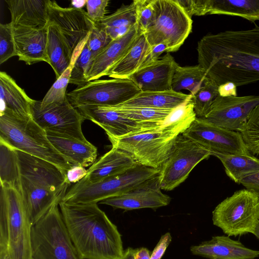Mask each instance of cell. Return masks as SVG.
<instances>
[{"label":"cell","mask_w":259,"mask_h":259,"mask_svg":"<svg viewBox=\"0 0 259 259\" xmlns=\"http://www.w3.org/2000/svg\"><path fill=\"white\" fill-rule=\"evenodd\" d=\"M212 153L251 155L238 132L229 130L196 117L182 134Z\"/></svg>","instance_id":"cell-14"},{"label":"cell","mask_w":259,"mask_h":259,"mask_svg":"<svg viewBox=\"0 0 259 259\" xmlns=\"http://www.w3.org/2000/svg\"><path fill=\"white\" fill-rule=\"evenodd\" d=\"M191 97L182 92L172 90L162 92H141L120 105L155 109H174L185 103Z\"/></svg>","instance_id":"cell-28"},{"label":"cell","mask_w":259,"mask_h":259,"mask_svg":"<svg viewBox=\"0 0 259 259\" xmlns=\"http://www.w3.org/2000/svg\"><path fill=\"white\" fill-rule=\"evenodd\" d=\"M12 25L40 29L48 26V0H6Z\"/></svg>","instance_id":"cell-23"},{"label":"cell","mask_w":259,"mask_h":259,"mask_svg":"<svg viewBox=\"0 0 259 259\" xmlns=\"http://www.w3.org/2000/svg\"><path fill=\"white\" fill-rule=\"evenodd\" d=\"M189 126L168 124L151 132L108 139L112 147L130 154L137 163L159 169L170 155L177 137Z\"/></svg>","instance_id":"cell-6"},{"label":"cell","mask_w":259,"mask_h":259,"mask_svg":"<svg viewBox=\"0 0 259 259\" xmlns=\"http://www.w3.org/2000/svg\"><path fill=\"white\" fill-rule=\"evenodd\" d=\"M137 249L128 247L124 250L120 259H136Z\"/></svg>","instance_id":"cell-51"},{"label":"cell","mask_w":259,"mask_h":259,"mask_svg":"<svg viewBox=\"0 0 259 259\" xmlns=\"http://www.w3.org/2000/svg\"><path fill=\"white\" fill-rule=\"evenodd\" d=\"M212 156L220 160L228 177L239 185L246 176L259 171V158L251 155L214 153Z\"/></svg>","instance_id":"cell-31"},{"label":"cell","mask_w":259,"mask_h":259,"mask_svg":"<svg viewBox=\"0 0 259 259\" xmlns=\"http://www.w3.org/2000/svg\"><path fill=\"white\" fill-rule=\"evenodd\" d=\"M134 2L139 29L145 32L157 19L159 13L158 0H135Z\"/></svg>","instance_id":"cell-39"},{"label":"cell","mask_w":259,"mask_h":259,"mask_svg":"<svg viewBox=\"0 0 259 259\" xmlns=\"http://www.w3.org/2000/svg\"><path fill=\"white\" fill-rule=\"evenodd\" d=\"M16 150L21 175V194L32 225L55 204H59L70 185L55 165Z\"/></svg>","instance_id":"cell-3"},{"label":"cell","mask_w":259,"mask_h":259,"mask_svg":"<svg viewBox=\"0 0 259 259\" xmlns=\"http://www.w3.org/2000/svg\"><path fill=\"white\" fill-rule=\"evenodd\" d=\"M0 259H10L8 250L4 245H0Z\"/></svg>","instance_id":"cell-53"},{"label":"cell","mask_w":259,"mask_h":259,"mask_svg":"<svg viewBox=\"0 0 259 259\" xmlns=\"http://www.w3.org/2000/svg\"><path fill=\"white\" fill-rule=\"evenodd\" d=\"M108 0H87V14L94 22H98L106 16Z\"/></svg>","instance_id":"cell-44"},{"label":"cell","mask_w":259,"mask_h":259,"mask_svg":"<svg viewBox=\"0 0 259 259\" xmlns=\"http://www.w3.org/2000/svg\"><path fill=\"white\" fill-rule=\"evenodd\" d=\"M159 13L154 24L144 33L153 46L165 42L166 53L176 52L191 31L192 20L176 0H158Z\"/></svg>","instance_id":"cell-10"},{"label":"cell","mask_w":259,"mask_h":259,"mask_svg":"<svg viewBox=\"0 0 259 259\" xmlns=\"http://www.w3.org/2000/svg\"><path fill=\"white\" fill-rule=\"evenodd\" d=\"M12 26L16 53L19 60L28 65L41 61L49 64L47 54L48 26L40 29Z\"/></svg>","instance_id":"cell-20"},{"label":"cell","mask_w":259,"mask_h":259,"mask_svg":"<svg viewBox=\"0 0 259 259\" xmlns=\"http://www.w3.org/2000/svg\"><path fill=\"white\" fill-rule=\"evenodd\" d=\"M253 235H254L256 236V237L259 240V222L256 227Z\"/></svg>","instance_id":"cell-54"},{"label":"cell","mask_w":259,"mask_h":259,"mask_svg":"<svg viewBox=\"0 0 259 259\" xmlns=\"http://www.w3.org/2000/svg\"><path fill=\"white\" fill-rule=\"evenodd\" d=\"M211 155L207 150L182 134L179 135L170 155L159 168L161 189L173 190L185 181L196 165Z\"/></svg>","instance_id":"cell-12"},{"label":"cell","mask_w":259,"mask_h":259,"mask_svg":"<svg viewBox=\"0 0 259 259\" xmlns=\"http://www.w3.org/2000/svg\"><path fill=\"white\" fill-rule=\"evenodd\" d=\"M0 112L8 111L23 118L31 117V106L34 100L29 98L6 72H0Z\"/></svg>","instance_id":"cell-26"},{"label":"cell","mask_w":259,"mask_h":259,"mask_svg":"<svg viewBox=\"0 0 259 259\" xmlns=\"http://www.w3.org/2000/svg\"><path fill=\"white\" fill-rule=\"evenodd\" d=\"M112 40L105 29L98 22H94L86 44L95 58Z\"/></svg>","instance_id":"cell-41"},{"label":"cell","mask_w":259,"mask_h":259,"mask_svg":"<svg viewBox=\"0 0 259 259\" xmlns=\"http://www.w3.org/2000/svg\"><path fill=\"white\" fill-rule=\"evenodd\" d=\"M177 65L173 57L167 53L156 61L139 68L129 79L141 92L169 91Z\"/></svg>","instance_id":"cell-19"},{"label":"cell","mask_w":259,"mask_h":259,"mask_svg":"<svg viewBox=\"0 0 259 259\" xmlns=\"http://www.w3.org/2000/svg\"><path fill=\"white\" fill-rule=\"evenodd\" d=\"M112 106L123 116L140 125L144 133L156 130L162 127L167 118L174 110L128 107L120 105Z\"/></svg>","instance_id":"cell-30"},{"label":"cell","mask_w":259,"mask_h":259,"mask_svg":"<svg viewBox=\"0 0 259 259\" xmlns=\"http://www.w3.org/2000/svg\"><path fill=\"white\" fill-rule=\"evenodd\" d=\"M0 177L1 187L11 188L21 192V175L16 150L2 140Z\"/></svg>","instance_id":"cell-34"},{"label":"cell","mask_w":259,"mask_h":259,"mask_svg":"<svg viewBox=\"0 0 259 259\" xmlns=\"http://www.w3.org/2000/svg\"><path fill=\"white\" fill-rule=\"evenodd\" d=\"M190 250L194 255L209 259H254L259 256V251L225 235L213 236L208 241L192 246Z\"/></svg>","instance_id":"cell-21"},{"label":"cell","mask_w":259,"mask_h":259,"mask_svg":"<svg viewBox=\"0 0 259 259\" xmlns=\"http://www.w3.org/2000/svg\"><path fill=\"white\" fill-rule=\"evenodd\" d=\"M137 162L128 153L115 147L96 161L87 170L82 180L93 183L122 173L136 165Z\"/></svg>","instance_id":"cell-24"},{"label":"cell","mask_w":259,"mask_h":259,"mask_svg":"<svg viewBox=\"0 0 259 259\" xmlns=\"http://www.w3.org/2000/svg\"><path fill=\"white\" fill-rule=\"evenodd\" d=\"M59 204L35 224L31 233V259H82L64 223Z\"/></svg>","instance_id":"cell-7"},{"label":"cell","mask_w":259,"mask_h":259,"mask_svg":"<svg viewBox=\"0 0 259 259\" xmlns=\"http://www.w3.org/2000/svg\"><path fill=\"white\" fill-rule=\"evenodd\" d=\"M0 140L12 148L47 161L65 175L73 165L49 141L46 132L29 117L0 112Z\"/></svg>","instance_id":"cell-4"},{"label":"cell","mask_w":259,"mask_h":259,"mask_svg":"<svg viewBox=\"0 0 259 259\" xmlns=\"http://www.w3.org/2000/svg\"><path fill=\"white\" fill-rule=\"evenodd\" d=\"M171 239L169 232L163 235L151 252L150 259H161L170 244Z\"/></svg>","instance_id":"cell-46"},{"label":"cell","mask_w":259,"mask_h":259,"mask_svg":"<svg viewBox=\"0 0 259 259\" xmlns=\"http://www.w3.org/2000/svg\"><path fill=\"white\" fill-rule=\"evenodd\" d=\"M151 252L145 247L137 248L136 259H150Z\"/></svg>","instance_id":"cell-50"},{"label":"cell","mask_w":259,"mask_h":259,"mask_svg":"<svg viewBox=\"0 0 259 259\" xmlns=\"http://www.w3.org/2000/svg\"><path fill=\"white\" fill-rule=\"evenodd\" d=\"M99 22L112 40L123 36L137 23L135 3L122 6Z\"/></svg>","instance_id":"cell-33"},{"label":"cell","mask_w":259,"mask_h":259,"mask_svg":"<svg viewBox=\"0 0 259 259\" xmlns=\"http://www.w3.org/2000/svg\"><path fill=\"white\" fill-rule=\"evenodd\" d=\"M218 91L219 95L222 97L237 96V86L231 82L220 85Z\"/></svg>","instance_id":"cell-49"},{"label":"cell","mask_w":259,"mask_h":259,"mask_svg":"<svg viewBox=\"0 0 259 259\" xmlns=\"http://www.w3.org/2000/svg\"><path fill=\"white\" fill-rule=\"evenodd\" d=\"M208 14L238 16L259 21V0H209Z\"/></svg>","instance_id":"cell-32"},{"label":"cell","mask_w":259,"mask_h":259,"mask_svg":"<svg viewBox=\"0 0 259 259\" xmlns=\"http://www.w3.org/2000/svg\"><path fill=\"white\" fill-rule=\"evenodd\" d=\"M191 18L193 15L208 14L209 0H176Z\"/></svg>","instance_id":"cell-43"},{"label":"cell","mask_w":259,"mask_h":259,"mask_svg":"<svg viewBox=\"0 0 259 259\" xmlns=\"http://www.w3.org/2000/svg\"><path fill=\"white\" fill-rule=\"evenodd\" d=\"M31 117L46 132L86 142L81 128L85 119L67 97L62 103L41 107L40 101L34 100L31 106Z\"/></svg>","instance_id":"cell-13"},{"label":"cell","mask_w":259,"mask_h":259,"mask_svg":"<svg viewBox=\"0 0 259 259\" xmlns=\"http://www.w3.org/2000/svg\"><path fill=\"white\" fill-rule=\"evenodd\" d=\"M59 206L71 239L82 259H120L124 250L117 227L97 203Z\"/></svg>","instance_id":"cell-2"},{"label":"cell","mask_w":259,"mask_h":259,"mask_svg":"<svg viewBox=\"0 0 259 259\" xmlns=\"http://www.w3.org/2000/svg\"><path fill=\"white\" fill-rule=\"evenodd\" d=\"M198 62L219 86L237 87L259 81V27L204 36L198 42Z\"/></svg>","instance_id":"cell-1"},{"label":"cell","mask_w":259,"mask_h":259,"mask_svg":"<svg viewBox=\"0 0 259 259\" xmlns=\"http://www.w3.org/2000/svg\"><path fill=\"white\" fill-rule=\"evenodd\" d=\"M47 54L50 64L59 78L72 63V55L59 30L48 23Z\"/></svg>","instance_id":"cell-29"},{"label":"cell","mask_w":259,"mask_h":259,"mask_svg":"<svg viewBox=\"0 0 259 259\" xmlns=\"http://www.w3.org/2000/svg\"><path fill=\"white\" fill-rule=\"evenodd\" d=\"M87 0L84 1H72L71 5L72 8L82 9V8L86 5Z\"/></svg>","instance_id":"cell-52"},{"label":"cell","mask_w":259,"mask_h":259,"mask_svg":"<svg viewBox=\"0 0 259 259\" xmlns=\"http://www.w3.org/2000/svg\"><path fill=\"white\" fill-rule=\"evenodd\" d=\"M76 108L85 119L102 128L108 137L118 138L144 133L140 125L123 116L112 106L85 105Z\"/></svg>","instance_id":"cell-18"},{"label":"cell","mask_w":259,"mask_h":259,"mask_svg":"<svg viewBox=\"0 0 259 259\" xmlns=\"http://www.w3.org/2000/svg\"><path fill=\"white\" fill-rule=\"evenodd\" d=\"M88 170L84 167L80 165L72 166L66 172V176L69 184H75L87 175Z\"/></svg>","instance_id":"cell-47"},{"label":"cell","mask_w":259,"mask_h":259,"mask_svg":"<svg viewBox=\"0 0 259 259\" xmlns=\"http://www.w3.org/2000/svg\"><path fill=\"white\" fill-rule=\"evenodd\" d=\"M240 184L259 195V171L246 176L241 180Z\"/></svg>","instance_id":"cell-48"},{"label":"cell","mask_w":259,"mask_h":259,"mask_svg":"<svg viewBox=\"0 0 259 259\" xmlns=\"http://www.w3.org/2000/svg\"><path fill=\"white\" fill-rule=\"evenodd\" d=\"M159 169L137 164L128 170L99 182L81 180L74 184L61 201L70 204H93L120 195L158 175Z\"/></svg>","instance_id":"cell-8"},{"label":"cell","mask_w":259,"mask_h":259,"mask_svg":"<svg viewBox=\"0 0 259 259\" xmlns=\"http://www.w3.org/2000/svg\"><path fill=\"white\" fill-rule=\"evenodd\" d=\"M46 133L55 149L73 166L85 167L95 162L97 148L88 141L84 142L51 132Z\"/></svg>","instance_id":"cell-25"},{"label":"cell","mask_w":259,"mask_h":259,"mask_svg":"<svg viewBox=\"0 0 259 259\" xmlns=\"http://www.w3.org/2000/svg\"><path fill=\"white\" fill-rule=\"evenodd\" d=\"M219 85L207 77L203 85L191 95V101L196 117L204 118L208 113L211 104L219 95Z\"/></svg>","instance_id":"cell-36"},{"label":"cell","mask_w":259,"mask_h":259,"mask_svg":"<svg viewBox=\"0 0 259 259\" xmlns=\"http://www.w3.org/2000/svg\"><path fill=\"white\" fill-rule=\"evenodd\" d=\"M259 104V95L222 97L218 95L203 118L229 130L240 132L249 114Z\"/></svg>","instance_id":"cell-16"},{"label":"cell","mask_w":259,"mask_h":259,"mask_svg":"<svg viewBox=\"0 0 259 259\" xmlns=\"http://www.w3.org/2000/svg\"><path fill=\"white\" fill-rule=\"evenodd\" d=\"M141 92L130 79L95 80L66 94L75 108L85 105L115 106L132 99Z\"/></svg>","instance_id":"cell-11"},{"label":"cell","mask_w":259,"mask_h":259,"mask_svg":"<svg viewBox=\"0 0 259 259\" xmlns=\"http://www.w3.org/2000/svg\"><path fill=\"white\" fill-rule=\"evenodd\" d=\"M48 23L57 27L73 56L83 45L94 22L83 9L63 8L55 1L48 0Z\"/></svg>","instance_id":"cell-15"},{"label":"cell","mask_w":259,"mask_h":259,"mask_svg":"<svg viewBox=\"0 0 259 259\" xmlns=\"http://www.w3.org/2000/svg\"><path fill=\"white\" fill-rule=\"evenodd\" d=\"M212 222L228 236L253 234L259 222V195L246 189L235 192L215 207Z\"/></svg>","instance_id":"cell-9"},{"label":"cell","mask_w":259,"mask_h":259,"mask_svg":"<svg viewBox=\"0 0 259 259\" xmlns=\"http://www.w3.org/2000/svg\"><path fill=\"white\" fill-rule=\"evenodd\" d=\"M16 56L13 37V26L11 22L0 24V64L10 58Z\"/></svg>","instance_id":"cell-42"},{"label":"cell","mask_w":259,"mask_h":259,"mask_svg":"<svg viewBox=\"0 0 259 259\" xmlns=\"http://www.w3.org/2000/svg\"><path fill=\"white\" fill-rule=\"evenodd\" d=\"M167 46L165 42H162L151 46L141 67L148 65L159 60L160 58V55L164 52H167Z\"/></svg>","instance_id":"cell-45"},{"label":"cell","mask_w":259,"mask_h":259,"mask_svg":"<svg viewBox=\"0 0 259 259\" xmlns=\"http://www.w3.org/2000/svg\"><path fill=\"white\" fill-rule=\"evenodd\" d=\"M158 175L146 180L120 195L99 203L114 209L131 210L145 208H157L169 204L171 198L161 191Z\"/></svg>","instance_id":"cell-17"},{"label":"cell","mask_w":259,"mask_h":259,"mask_svg":"<svg viewBox=\"0 0 259 259\" xmlns=\"http://www.w3.org/2000/svg\"><path fill=\"white\" fill-rule=\"evenodd\" d=\"M207 78L205 70L199 65L182 67L178 64L172 79L171 90L178 93L188 90L193 94L203 85Z\"/></svg>","instance_id":"cell-35"},{"label":"cell","mask_w":259,"mask_h":259,"mask_svg":"<svg viewBox=\"0 0 259 259\" xmlns=\"http://www.w3.org/2000/svg\"><path fill=\"white\" fill-rule=\"evenodd\" d=\"M240 133L248 151L259 155V104L251 111Z\"/></svg>","instance_id":"cell-38"},{"label":"cell","mask_w":259,"mask_h":259,"mask_svg":"<svg viewBox=\"0 0 259 259\" xmlns=\"http://www.w3.org/2000/svg\"><path fill=\"white\" fill-rule=\"evenodd\" d=\"M32 226L20 192L1 187L0 245L10 259H31Z\"/></svg>","instance_id":"cell-5"},{"label":"cell","mask_w":259,"mask_h":259,"mask_svg":"<svg viewBox=\"0 0 259 259\" xmlns=\"http://www.w3.org/2000/svg\"><path fill=\"white\" fill-rule=\"evenodd\" d=\"M94 59V57L85 42L74 62L69 83L79 87L88 82L87 76Z\"/></svg>","instance_id":"cell-37"},{"label":"cell","mask_w":259,"mask_h":259,"mask_svg":"<svg viewBox=\"0 0 259 259\" xmlns=\"http://www.w3.org/2000/svg\"><path fill=\"white\" fill-rule=\"evenodd\" d=\"M140 31L137 23L126 34L112 40L95 57L87 76L88 82L107 75L109 71L126 54Z\"/></svg>","instance_id":"cell-22"},{"label":"cell","mask_w":259,"mask_h":259,"mask_svg":"<svg viewBox=\"0 0 259 259\" xmlns=\"http://www.w3.org/2000/svg\"><path fill=\"white\" fill-rule=\"evenodd\" d=\"M150 48L145 33L140 31L126 54L107 75L113 78L129 79L141 67Z\"/></svg>","instance_id":"cell-27"},{"label":"cell","mask_w":259,"mask_h":259,"mask_svg":"<svg viewBox=\"0 0 259 259\" xmlns=\"http://www.w3.org/2000/svg\"><path fill=\"white\" fill-rule=\"evenodd\" d=\"M70 66L57 79L48 91L41 101H40L41 107H45L51 104L62 103L67 98L66 89L69 83L71 70L74 61Z\"/></svg>","instance_id":"cell-40"}]
</instances>
